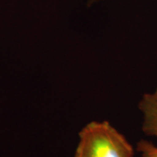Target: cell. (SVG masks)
<instances>
[{"label":"cell","mask_w":157,"mask_h":157,"mask_svg":"<svg viewBox=\"0 0 157 157\" xmlns=\"http://www.w3.org/2000/svg\"><path fill=\"white\" fill-rule=\"evenodd\" d=\"M78 137L74 157H135L130 142L107 121L87 123Z\"/></svg>","instance_id":"1"},{"label":"cell","mask_w":157,"mask_h":157,"mask_svg":"<svg viewBox=\"0 0 157 157\" xmlns=\"http://www.w3.org/2000/svg\"><path fill=\"white\" fill-rule=\"evenodd\" d=\"M136 149L140 153V157H157V146L150 141L140 140L136 145Z\"/></svg>","instance_id":"3"},{"label":"cell","mask_w":157,"mask_h":157,"mask_svg":"<svg viewBox=\"0 0 157 157\" xmlns=\"http://www.w3.org/2000/svg\"><path fill=\"white\" fill-rule=\"evenodd\" d=\"M138 108L142 113V131L157 138V88L144 94L140 98Z\"/></svg>","instance_id":"2"},{"label":"cell","mask_w":157,"mask_h":157,"mask_svg":"<svg viewBox=\"0 0 157 157\" xmlns=\"http://www.w3.org/2000/svg\"><path fill=\"white\" fill-rule=\"evenodd\" d=\"M99 1H101V0H88V3H89V5H92V4L96 3V2H99Z\"/></svg>","instance_id":"4"}]
</instances>
